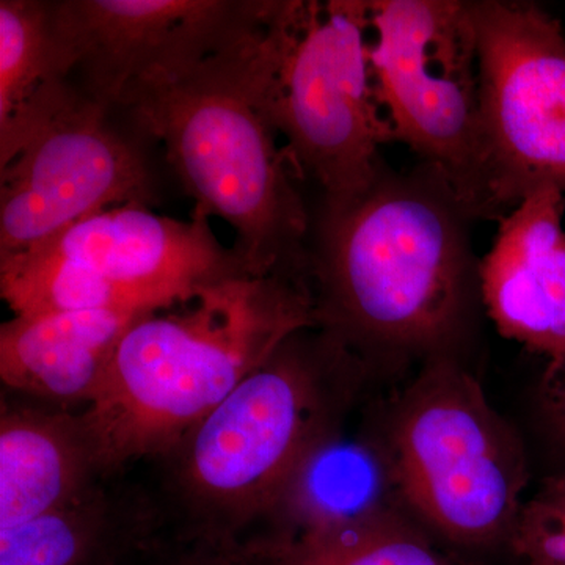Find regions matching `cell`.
<instances>
[{
	"label": "cell",
	"instance_id": "obj_6",
	"mask_svg": "<svg viewBox=\"0 0 565 565\" xmlns=\"http://www.w3.org/2000/svg\"><path fill=\"white\" fill-rule=\"evenodd\" d=\"M244 273L243 259L218 243L202 212L193 211L185 222L125 204L84 218L35 250L0 259V294L22 318L88 310L154 313Z\"/></svg>",
	"mask_w": 565,
	"mask_h": 565
},
{
	"label": "cell",
	"instance_id": "obj_11",
	"mask_svg": "<svg viewBox=\"0 0 565 565\" xmlns=\"http://www.w3.org/2000/svg\"><path fill=\"white\" fill-rule=\"evenodd\" d=\"M262 0H57L52 39L66 79L107 109L139 81L196 61L258 18Z\"/></svg>",
	"mask_w": 565,
	"mask_h": 565
},
{
	"label": "cell",
	"instance_id": "obj_8",
	"mask_svg": "<svg viewBox=\"0 0 565 565\" xmlns=\"http://www.w3.org/2000/svg\"><path fill=\"white\" fill-rule=\"evenodd\" d=\"M375 92L394 141L484 217L479 55L468 0H370Z\"/></svg>",
	"mask_w": 565,
	"mask_h": 565
},
{
	"label": "cell",
	"instance_id": "obj_4",
	"mask_svg": "<svg viewBox=\"0 0 565 565\" xmlns=\"http://www.w3.org/2000/svg\"><path fill=\"white\" fill-rule=\"evenodd\" d=\"M318 327L310 278L248 273L129 327L88 422L114 473L156 460L225 401L291 334Z\"/></svg>",
	"mask_w": 565,
	"mask_h": 565
},
{
	"label": "cell",
	"instance_id": "obj_2",
	"mask_svg": "<svg viewBox=\"0 0 565 565\" xmlns=\"http://www.w3.org/2000/svg\"><path fill=\"white\" fill-rule=\"evenodd\" d=\"M270 0L243 31L196 61L152 74L117 109L162 143L196 212L221 217L253 275L310 277L311 222L302 177L264 114L255 50Z\"/></svg>",
	"mask_w": 565,
	"mask_h": 565
},
{
	"label": "cell",
	"instance_id": "obj_14",
	"mask_svg": "<svg viewBox=\"0 0 565 565\" xmlns=\"http://www.w3.org/2000/svg\"><path fill=\"white\" fill-rule=\"evenodd\" d=\"M128 471L0 530V565H122L147 553L169 531V519L156 489L129 481Z\"/></svg>",
	"mask_w": 565,
	"mask_h": 565
},
{
	"label": "cell",
	"instance_id": "obj_20",
	"mask_svg": "<svg viewBox=\"0 0 565 565\" xmlns=\"http://www.w3.org/2000/svg\"><path fill=\"white\" fill-rule=\"evenodd\" d=\"M143 556L151 565H245L222 546L188 541L170 533L163 534Z\"/></svg>",
	"mask_w": 565,
	"mask_h": 565
},
{
	"label": "cell",
	"instance_id": "obj_21",
	"mask_svg": "<svg viewBox=\"0 0 565 565\" xmlns=\"http://www.w3.org/2000/svg\"><path fill=\"white\" fill-rule=\"evenodd\" d=\"M542 396L553 426L565 441V359L548 364Z\"/></svg>",
	"mask_w": 565,
	"mask_h": 565
},
{
	"label": "cell",
	"instance_id": "obj_15",
	"mask_svg": "<svg viewBox=\"0 0 565 565\" xmlns=\"http://www.w3.org/2000/svg\"><path fill=\"white\" fill-rule=\"evenodd\" d=\"M145 315L150 313L88 310L13 316L0 326L2 390L85 411L102 388L122 337Z\"/></svg>",
	"mask_w": 565,
	"mask_h": 565
},
{
	"label": "cell",
	"instance_id": "obj_1",
	"mask_svg": "<svg viewBox=\"0 0 565 565\" xmlns=\"http://www.w3.org/2000/svg\"><path fill=\"white\" fill-rule=\"evenodd\" d=\"M473 222L423 162L405 172L385 163L362 195L322 204L310 248L318 327L364 363L375 353L444 355L481 297Z\"/></svg>",
	"mask_w": 565,
	"mask_h": 565
},
{
	"label": "cell",
	"instance_id": "obj_13",
	"mask_svg": "<svg viewBox=\"0 0 565 565\" xmlns=\"http://www.w3.org/2000/svg\"><path fill=\"white\" fill-rule=\"evenodd\" d=\"M115 475L84 411L2 390L0 530L73 503Z\"/></svg>",
	"mask_w": 565,
	"mask_h": 565
},
{
	"label": "cell",
	"instance_id": "obj_10",
	"mask_svg": "<svg viewBox=\"0 0 565 565\" xmlns=\"http://www.w3.org/2000/svg\"><path fill=\"white\" fill-rule=\"evenodd\" d=\"M110 109L65 82L0 167V259L35 250L110 207L156 203L139 145L110 122Z\"/></svg>",
	"mask_w": 565,
	"mask_h": 565
},
{
	"label": "cell",
	"instance_id": "obj_5",
	"mask_svg": "<svg viewBox=\"0 0 565 565\" xmlns=\"http://www.w3.org/2000/svg\"><path fill=\"white\" fill-rule=\"evenodd\" d=\"M370 0H273L256 43L264 114L327 206L348 203L385 167L393 132L371 65Z\"/></svg>",
	"mask_w": 565,
	"mask_h": 565
},
{
	"label": "cell",
	"instance_id": "obj_17",
	"mask_svg": "<svg viewBox=\"0 0 565 565\" xmlns=\"http://www.w3.org/2000/svg\"><path fill=\"white\" fill-rule=\"evenodd\" d=\"M226 550L245 565H448L404 515L330 530L255 535Z\"/></svg>",
	"mask_w": 565,
	"mask_h": 565
},
{
	"label": "cell",
	"instance_id": "obj_19",
	"mask_svg": "<svg viewBox=\"0 0 565 565\" xmlns=\"http://www.w3.org/2000/svg\"><path fill=\"white\" fill-rule=\"evenodd\" d=\"M509 544L527 565H565V475L545 479L523 503Z\"/></svg>",
	"mask_w": 565,
	"mask_h": 565
},
{
	"label": "cell",
	"instance_id": "obj_9",
	"mask_svg": "<svg viewBox=\"0 0 565 565\" xmlns=\"http://www.w3.org/2000/svg\"><path fill=\"white\" fill-rule=\"evenodd\" d=\"M479 55L484 217L565 193V32L526 0H468Z\"/></svg>",
	"mask_w": 565,
	"mask_h": 565
},
{
	"label": "cell",
	"instance_id": "obj_7",
	"mask_svg": "<svg viewBox=\"0 0 565 565\" xmlns=\"http://www.w3.org/2000/svg\"><path fill=\"white\" fill-rule=\"evenodd\" d=\"M385 451L404 503L463 545L508 539L527 462L519 437L455 360L435 356L397 403Z\"/></svg>",
	"mask_w": 565,
	"mask_h": 565
},
{
	"label": "cell",
	"instance_id": "obj_12",
	"mask_svg": "<svg viewBox=\"0 0 565 565\" xmlns=\"http://www.w3.org/2000/svg\"><path fill=\"white\" fill-rule=\"evenodd\" d=\"M565 193L542 188L498 221L479 263V291L498 332L565 359Z\"/></svg>",
	"mask_w": 565,
	"mask_h": 565
},
{
	"label": "cell",
	"instance_id": "obj_16",
	"mask_svg": "<svg viewBox=\"0 0 565 565\" xmlns=\"http://www.w3.org/2000/svg\"><path fill=\"white\" fill-rule=\"evenodd\" d=\"M397 501L404 503V498L384 444L348 433L341 424L311 449L273 514L250 537L330 530L403 515Z\"/></svg>",
	"mask_w": 565,
	"mask_h": 565
},
{
	"label": "cell",
	"instance_id": "obj_3",
	"mask_svg": "<svg viewBox=\"0 0 565 565\" xmlns=\"http://www.w3.org/2000/svg\"><path fill=\"white\" fill-rule=\"evenodd\" d=\"M364 364L321 327L282 341L156 459L169 533L222 548L250 537L311 449L344 424Z\"/></svg>",
	"mask_w": 565,
	"mask_h": 565
},
{
	"label": "cell",
	"instance_id": "obj_18",
	"mask_svg": "<svg viewBox=\"0 0 565 565\" xmlns=\"http://www.w3.org/2000/svg\"><path fill=\"white\" fill-rule=\"evenodd\" d=\"M66 79L52 39L50 2H0V167L28 136L41 103Z\"/></svg>",
	"mask_w": 565,
	"mask_h": 565
}]
</instances>
